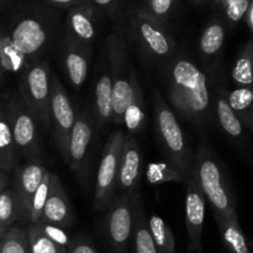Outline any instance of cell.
Returning <instances> with one entry per match:
<instances>
[{
  "label": "cell",
  "instance_id": "cell-2",
  "mask_svg": "<svg viewBox=\"0 0 253 253\" xmlns=\"http://www.w3.org/2000/svg\"><path fill=\"white\" fill-rule=\"evenodd\" d=\"M190 175L217 217H235L236 200L225 168L207 143H202L193 158Z\"/></svg>",
  "mask_w": 253,
  "mask_h": 253
},
{
  "label": "cell",
  "instance_id": "cell-3",
  "mask_svg": "<svg viewBox=\"0 0 253 253\" xmlns=\"http://www.w3.org/2000/svg\"><path fill=\"white\" fill-rule=\"evenodd\" d=\"M153 114L156 135L166 158L188 179L192 172L194 156L172 108L157 90L153 93Z\"/></svg>",
  "mask_w": 253,
  "mask_h": 253
},
{
  "label": "cell",
  "instance_id": "cell-37",
  "mask_svg": "<svg viewBox=\"0 0 253 253\" xmlns=\"http://www.w3.org/2000/svg\"><path fill=\"white\" fill-rule=\"evenodd\" d=\"M67 253H96L95 250L85 241L71 242Z\"/></svg>",
  "mask_w": 253,
  "mask_h": 253
},
{
  "label": "cell",
  "instance_id": "cell-1",
  "mask_svg": "<svg viewBox=\"0 0 253 253\" xmlns=\"http://www.w3.org/2000/svg\"><path fill=\"white\" fill-rule=\"evenodd\" d=\"M170 105L190 123L203 125L210 111L208 76L188 57L172 59L166 71Z\"/></svg>",
  "mask_w": 253,
  "mask_h": 253
},
{
  "label": "cell",
  "instance_id": "cell-23",
  "mask_svg": "<svg viewBox=\"0 0 253 253\" xmlns=\"http://www.w3.org/2000/svg\"><path fill=\"white\" fill-rule=\"evenodd\" d=\"M94 104L98 123L105 125L113 120V83L109 69H104L94 90Z\"/></svg>",
  "mask_w": 253,
  "mask_h": 253
},
{
  "label": "cell",
  "instance_id": "cell-40",
  "mask_svg": "<svg viewBox=\"0 0 253 253\" xmlns=\"http://www.w3.org/2000/svg\"><path fill=\"white\" fill-rule=\"evenodd\" d=\"M49 1L54 2V4H59V5H71L77 2L78 4V0H49Z\"/></svg>",
  "mask_w": 253,
  "mask_h": 253
},
{
  "label": "cell",
  "instance_id": "cell-30",
  "mask_svg": "<svg viewBox=\"0 0 253 253\" xmlns=\"http://www.w3.org/2000/svg\"><path fill=\"white\" fill-rule=\"evenodd\" d=\"M146 178L151 184H163L168 182H184L187 178L179 169L173 167L168 161L150 163L146 172Z\"/></svg>",
  "mask_w": 253,
  "mask_h": 253
},
{
  "label": "cell",
  "instance_id": "cell-16",
  "mask_svg": "<svg viewBox=\"0 0 253 253\" xmlns=\"http://www.w3.org/2000/svg\"><path fill=\"white\" fill-rule=\"evenodd\" d=\"M46 172V168L37 161H32L17 170L14 192L20 205L21 219L25 221L29 222L32 199Z\"/></svg>",
  "mask_w": 253,
  "mask_h": 253
},
{
  "label": "cell",
  "instance_id": "cell-24",
  "mask_svg": "<svg viewBox=\"0 0 253 253\" xmlns=\"http://www.w3.org/2000/svg\"><path fill=\"white\" fill-rule=\"evenodd\" d=\"M231 79L239 88H253V37L237 53L231 69Z\"/></svg>",
  "mask_w": 253,
  "mask_h": 253
},
{
  "label": "cell",
  "instance_id": "cell-22",
  "mask_svg": "<svg viewBox=\"0 0 253 253\" xmlns=\"http://www.w3.org/2000/svg\"><path fill=\"white\" fill-rule=\"evenodd\" d=\"M143 96L141 91L140 82H138L137 73L133 72L131 77V96L128 105L126 108L125 115H124V125L127 128L130 135L135 136L143 130L146 121L145 110H143Z\"/></svg>",
  "mask_w": 253,
  "mask_h": 253
},
{
  "label": "cell",
  "instance_id": "cell-43",
  "mask_svg": "<svg viewBox=\"0 0 253 253\" xmlns=\"http://www.w3.org/2000/svg\"><path fill=\"white\" fill-rule=\"evenodd\" d=\"M5 232H6V231H4V230H1V229H0V239H1V237H2V235H4Z\"/></svg>",
  "mask_w": 253,
  "mask_h": 253
},
{
  "label": "cell",
  "instance_id": "cell-44",
  "mask_svg": "<svg viewBox=\"0 0 253 253\" xmlns=\"http://www.w3.org/2000/svg\"><path fill=\"white\" fill-rule=\"evenodd\" d=\"M195 1H202V0H195Z\"/></svg>",
  "mask_w": 253,
  "mask_h": 253
},
{
  "label": "cell",
  "instance_id": "cell-45",
  "mask_svg": "<svg viewBox=\"0 0 253 253\" xmlns=\"http://www.w3.org/2000/svg\"><path fill=\"white\" fill-rule=\"evenodd\" d=\"M250 1H252V0H250Z\"/></svg>",
  "mask_w": 253,
  "mask_h": 253
},
{
  "label": "cell",
  "instance_id": "cell-10",
  "mask_svg": "<svg viewBox=\"0 0 253 253\" xmlns=\"http://www.w3.org/2000/svg\"><path fill=\"white\" fill-rule=\"evenodd\" d=\"M51 127L59 152L66 157L67 146L72 128L76 123V113L69 96L57 76L51 72V99H49Z\"/></svg>",
  "mask_w": 253,
  "mask_h": 253
},
{
  "label": "cell",
  "instance_id": "cell-9",
  "mask_svg": "<svg viewBox=\"0 0 253 253\" xmlns=\"http://www.w3.org/2000/svg\"><path fill=\"white\" fill-rule=\"evenodd\" d=\"M133 229V209L131 195L114 197L108 205L105 230L114 253H127Z\"/></svg>",
  "mask_w": 253,
  "mask_h": 253
},
{
  "label": "cell",
  "instance_id": "cell-29",
  "mask_svg": "<svg viewBox=\"0 0 253 253\" xmlns=\"http://www.w3.org/2000/svg\"><path fill=\"white\" fill-rule=\"evenodd\" d=\"M17 219H21V211L14 189H5L0 193V229L7 231Z\"/></svg>",
  "mask_w": 253,
  "mask_h": 253
},
{
  "label": "cell",
  "instance_id": "cell-36",
  "mask_svg": "<svg viewBox=\"0 0 253 253\" xmlns=\"http://www.w3.org/2000/svg\"><path fill=\"white\" fill-rule=\"evenodd\" d=\"M173 2L174 0H148L147 12L161 22V20L166 19L169 15Z\"/></svg>",
  "mask_w": 253,
  "mask_h": 253
},
{
  "label": "cell",
  "instance_id": "cell-32",
  "mask_svg": "<svg viewBox=\"0 0 253 253\" xmlns=\"http://www.w3.org/2000/svg\"><path fill=\"white\" fill-rule=\"evenodd\" d=\"M31 253H67V250L54 244L42 232L37 224H30L26 229Z\"/></svg>",
  "mask_w": 253,
  "mask_h": 253
},
{
  "label": "cell",
  "instance_id": "cell-27",
  "mask_svg": "<svg viewBox=\"0 0 253 253\" xmlns=\"http://www.w3.org/2000/svg\"><path fill=\"white\" fill-rule=\"evenodd\" d=\"M148 227L158 253H177L175 239L172 230L162 217L157 214L151 215L148 219Z\"/></svg>",
  "mask_w": 253,
  "mask_h": 253
},
{
  "label": "cell",
  "instance_id": "cell-31",
  "mask_svg": "<svg viewBox=\"0 0 253 253\" xmlns=\"http://www.w3.org/2000/svg\"><path fill=\"white\" fill-rule=\"evenodd\" d=\"M0 253H31L26 229L11 226L0 239Z\"/></svg>",
  "mask_w": 253,
  "mask_h": 253
},
{
  "label": "cell",
  "instance_id": "cell-34",
  "mask_svg": "<svg viewBox=\"0 0 253 253\" xmlns=\"http://www.w3.org/2000/svg\"><path fill=\"white\" fill-rule=\"evenodd\" d=\"M217 4L227 21L235 25L245 19L251 1L250 0H217Z\"/></svg>",
  "mask_w": 253,
  "mask_h": 253
},
{
  "label": "cell",
  "instance_id": "cell-25",
  "mask_svg": "<svg viewBox=\"0 0 253 253\" xmlns=\"http://www.w3.org/2000/svg\"><path fill=\"white\" fill-rule=\"evenodd\" d=\"M227 101L244 127L253 132V88H239L226 90Z\"/></svg>",
  "mask_w": 253,
  "mask_h": 253
},
{
  "label": "cell",
  "instance_id": "cell-12",
  "mask_svg": "<svg viewBox=\"0 0 253 253\" xmlns=\"http://www.w3.org/2000/svg\"><path fill=\"white\" fill-rule=\"evenodd\" d=\"M207 200L195 183L194 178L189 175L187 179V194H185V226L189 236V253H203L202 235L204 227Z\"/></svg>",
  "mask_w": 253,
  "mask_h": 253
},
{
  "label": "cell",
  "instance_id": "cell-11",
  "mask_svg": "<svg viewBox=\"0 0 253 253\" xmlns=\"http://www.w3.org/2000/svg\"><path fill=\"white\" fill-rule=\"evenodd\" d=\"M94 136V120L90 113L81 110L76 116V123L69 136L64 161L77 174H81L88 160Z\"/></svg>",
  "mask_w": 253,
  "mask_h": 253
},
{
  "label": "cell",
  "instance_id": "cell-4",
  "mask_svg": "<svg viewBox=\"0 0 253 253\" xmlns=\"http://www.w3.org/2000/svg\"><path fill=\"white\" fill-rule=\"evenodd\" d=\"M109 72L113 83V121L123 125L124 115L131 96V77L135 68L131 64L126 44L120 35L113 34L106 40Z\"/></svg>",
  "mask_w": 253,
  "mask_h": 253
},
{
  "label": "cell",
  "instance_id": "cell-13",
  "mask_svg": "<svg viewBox=\"0 0 253 253\" xmlns=\"http://www.w3.org/2000/svg\"><path fill=\"white\" fill-rule=\"evenodd\" d=\"M72 222H73V211H72L68 195L64 192L58 175L51 173L48 197H47L39 224H49L67 229L71 226Z\"/></svg>",
  "mask_w": 253,
  "mask_h": 253
},
{
  "label": "cell",
  "instance_id": "cell-21",
  "mask_svg": "<svg viewBox=\"0 0 253 253\" xmlns=\"http://www.w3.org/2000/svg\"><path fill=\"white\" fill-rule=\"evenodd\" d=\"M216 116L222 131L231 138L237 145H242L245 142L244 125L237 118L235 111L230 106L227 101L226 90L224 88H220L216 94Z\"/></svg>",
  "mask_w": 253,
  "mask_h": 253
},
{
  "label": "cell",
  "instance_id": "cell-41",
  "mask_svg": "<svg viewBox=\"0 0 253 253\" xmlns=\"http://www.w3.org/2000/svg\"><path fill=\"white\" fill-rule=\"evenodd\" d=\"M93 1L95 2V4L100 5V6H106V5L111 4V2H113L114 0H93Z\"/></svg>",
  "mask_w": 253,
  "mask_h": 253
},
{
  "label": "cell",
  "instance_id": "cell-26",
  "mask_svg": "<svg viewBox=\"0 0 253 253\" xmlns=\"http://www.w3.org/2000/svg\"><path fill=\"white\" fill-rule=\"evenodd\" d=\"M68 24L74 40L78 41L79 43L86 46L93 41L94 36H95V26L91 20V15L86 10L82 9V7H76V9L71 10L68 16Z\"/></svg>",
  "mask_w": 253,
  "mask_h": 253
},
{
  "label": "cell",
  "instance_id": "cell-33",
  "mask_svg": "<svg viewBox=\"0 0 253 253\" xmlns=\"http://www.w3.org/2000/svg\"><path fill=\"white\" fill-rule=\"evenodd\" d=\"M49 178H51V172H48V170H47L46 174H44V177H43V179H42L41 184L39 185L36 193H35L34 199H32L29 225L30 224H39L40 220H41L42 211H43L44 204H46L47 197H48Z\"/></svg>",
  "mask_w": 253,
  "mask_h": 253
},
{
  "label": "cell",
  "instance_id": "cell-8",
  "mask_svg": "<svg viewBox=\"0 0 253 253\" xmlns=\"http://www.w3.org/2000/svg\"><path fill=\"white\" fill-rule=\"evenodd\" d=\"M16 153L34 160L40 153L39 124L20 96L10 99L5 109Z\"/></svg>",
  "mask_w": 253,
  "mask_h": 253
},
{
  "label": "cell",
  "instance_id": "cell-6",
  "mask_svg": "<svg viewBox=\"0 0 253 253\" xmlns=\"http://www.w3.org/2000/svg\"><path fill=\"white\" fill-rule=\"evenodd\" d=\"M124 141L125 132L123 130H116L109 136L104 145L94 192L93 207L95 210L106 209L114 198V192L118 185L119 165Z\"/></svg>",
  "mask_w": 253,
  "mask_h": 253
},
{
  "label": "cell",
  "instance_id": "cell-42",
  "mask_svg": "<svg viewBox=\"0 0 253 253\" xmlns=\"http://www.w3.org/2000/svg\"><path fill=\"white\" fill-rule=\"evenodd\" d=\"M1 51H2V36L0 35V54H1Z\"/></svg>",
  "mask_w": 253,
  "mask_h": 253
},
{
  "label": "cell",
  "instance_id": "cell-19",
  "mask_svg": "<svg viewBox=\"0 0 253 253\" xmlns=\"http://www.w3.org/2000/svg\"><path fill=\"white\" fill-rule=\"evenodd\" d=\"M133 209V241H135V253H158L153 242L148 220L146 219L145 208L140 193L136 192L131 195Z\"/></svg>",
  "mask_w": 253,
  "mask_h": 253
},
{
  "label": "cell",
  "instance_id": "cell-17",
  "mask_svg": "<svg viewBox=\"0 0 253 253\" xmlns=\"http://www.w3.org/2000/svg\"><path fill=\"white\" fill-rule=\"evenodd\" d=\"M85 47L74 39H69L64 43L62 53V61L67 77L72 85L77 89L83 85L88 77L89 56Z\"/></svg>",
  "mask_w": 253,
  "mask_h": 253
},
{
  "label": "cell",
  "instance_id": "cell-39",
  "mask_svg": "<svg viewBox=\"0 0 253 253\" xmlns=\"http://www.w3.org/2000/svg\"><path fill=\"white\" fill-rule=\"evenodd\" d=\"M7 184H9V177L6 175V172L0 169V193H2L5 189H7Z\"/></svg>",
  "mask_w": 253,
  "mask_h": 253
},
{
  "label": "cell",
  "instance_id": "cell-5",
  "mask_svg": "<svg viewBox=\"0 0 253 253\" xmlns=\"http://www.w3.org/2000/svg\"><path fill=\"white\" fill-rule=\"evenodd\" d=\"M20 98L30 109L37 124L44 130L51 128V68L47 59H41L22 72Z\"/></svg>",
  "mask_w": 253,
  "mask_h": 253
},
{
  "label": "cell",
  "instance_id": "cell-7",
  "mask_svg": "<svg viewBox=\"0 0 253 253\" xmlns=\"http://www.w3.org/2000/svg\"><path fill=\"white\" fill-rule=\"evenodd\" d=\"M133 40L152 59H168L175 51V42L167 30L147 11L137 10L131 20Z\"/></svg>",
  "mask_w": 253,
  "mask_h": 253
},
{
  "label": "cell",
  "instance_id": "cell-14",
  "mask_svg": "<svg viewBox=\"0 0 253 253\" xmlns=\"http://www.w3.org/2000/svg\"><path fill=\"white\" fill-rule=\"evenodd\" d=\"M10 40L12 46L25 58H35L46 44L48 32L40 20L26 17L17 22Z\"/></svg>",
  "mask_w": 253,
  "mask_h": 253
},
{
  "label": "cell",
  "instance_id": "cell-38",
  "mask_svg": "<svg viewBox=\"0 0 253 253\" xmlns=\"http://www.w3.org/2000/svg\"><path fill=\"white\" fill-rule=\"evenodd\" d=\"M245 19H246L247 26H249L250 31H251L252 37H253V0L251 1V4H250V7L249 10H247Z\"/></svg>",
  "mask_w": 253,
  "mask_h": 253
},
{
  "label": "cell",
  "instance_id": "cell-35",
  "mask_svg": "<svg viewBox=\"0 0 253 253\" xmlns=\"http://www.w3.org/2000/svg\"><path fill=\"white\" fill-rule=\"evenodd\" d=\"M40 226V229L42 230L44 235L48 237L49 240L54 242V244L59 245V246L64 247L66 250H68L69 245H71V239H69V235L64 231V229L58 226H54V225L49 224H37Z\"/></svg>",
  "mask_w": 253,
  "mask_h": 253
},
{
  "label": "cell",
  "instance_id": "cell-28",
  "mask_svg": "<svg viewBox=\"0 0 253 253\" xmlns=\"http://www.w3.org/2000/svg\"><path fill=\"white\" fill-rule=\"evenodd\" d=\"M16 148L5 113H0V169L10 172L16 162Z\"/></svg>",
  "mask_w": 253,
  "mask_h": 253
},
{
  "label": "cell",
  "instance_id": "cell-15",
  "mask_svg": "<svg viewBox=\"0 0 253 253\" xmlns=\"http://www.w3.org/2000/svg\"><path fill=\"white\" fill-rule=\"evenodd\" d=\"M141 175V150L133 135H125L120 165H119L118 185L119 189L132 195L137 192Z\"/></svg>",
  "mask_w": 253,
  "mask_h": 253
},
{
  "label": "cell",
  "instance_id": "cell-18",
  "mask_svg": "<svg viewBox=\"0 0 253 253\" xmlns=\"http://www.w3.org/2000/svg\"><path fill=\"white\" fill-rule=\"evenodd\" d=\"M226 30L221 21H212L203 30L199 41V49L208 67H215L220 61L224 48Z\"/></svg>",
  "mask_w": 253,
  "mask_h": 253
},
{
  "label": "cell",
  "instance_id": "cell-20",
  "mask_svg": "<svg viewBox=\"0 0 253 253\" xmlns=\"http://www.w3.org/2000/svg\"><path fill=\"white\" fill-rule=\"evenodd\" d=\"M216 224L226 253H253V249L245 236L239 216L217 217Z\"/></svg>",
  "mask_w": 253,
  "mask_h": 253
}]
</instances>
